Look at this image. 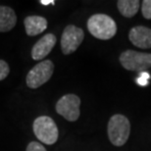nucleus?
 Here are the masks:
<instances>
[{"mask_svg": "<svg viewBox=\"0 0 151 151\" xmlns=\"http://www.w3.org/2000/svg\"><path fill=\"white\" fill-rule=\"evenodd\" d=\"M81 99L76 94H66L57 101L56 112L69 122H75L80 117Z\"/></svg>", "mask_w": 151, "mask_h": 151, "instance_id": "6", "label": "nucleus"}, {"mask_svg": "<svg viewBox=\"0 0 151 151\" xmlns=\"http://www.w3.org/2000/svg\"><path fill=\"white\" fill-rule=\"evenodd\" d=\"M129 38L132 43L138 48H151V29L149 28L134 27L129 31Z\"/></svg>", "mask_w": 151, "mask_h": 151, "instance_id": "9", "label": "nucleus"}, {"mask_svg": "<svg viewBox=\"0 0 151 151\" xmlns=\"http://www.w3.org/2000/svg\"><path fill=\"white\" fill-rule=\"evenodd\" d=\"M40 4H42V5H53L54 3H55V1L54 0H40Z\"/></svg>", "mask_w": 151, "mask_h": 151, "instance_id": "17", "label": "nucleus"}, {"mask_svg": "<svg viewBox=\"0 0 151 151\" xmlns=\"http://www.w3.org/2000/svg\"><path fill=\"white\" fill-rule=\"evenodd\" d=\"M141 11H142V16L145 19L151 20V0H144V1H142Z\"/></svg>", "mask_w": 151, "mask_h": 151, "instance_id": "14", "label": "nucleus"}, {"mask_svg": "<svg viewBox=\"0 0 151 151\" xmlns=\"http://www.w3.org/2000/svg\"><path fill=\"white\" fill-rule=\"evenodd\" d=\"M140 2L138 0H120L117 2L119 12L126 18H132L137 13Z\"/></svg>", "mask_w": 151, "mask_h": 151, "instance_id": "12", "label": "nucleus"}, {"mask_svg": "<svg viewBox=\"0 0 151 151\" xmlns=\"http://www.w3.org/2000/svg\"><path fill=\"white\" fill-rule=\"evenodd\" d=\"M54 64L50 60H43L37 64L27 75V86L29 88L35 89L43 86L52 77Z\"/></svg>", "mask_w": 151, "mask_h": 151, "instance_id": "4", "label": "nucleus"}, {"mask_svg": "<svg viewBox=\"0 0 151 151\" xmlns=\"http://www.w3.org/2000/svg\"><path fill=\"white\" fill-rule=\"evenodd\" d=\"M149 78V76L147 73H142L140 74L139 78H137V81L138 84H140V86H146L147 84V80Z\"/></svg>", "mask_w": 151, "mask_h": 151, "instance_id": "16", "label": "nucleus"}, {"mask_svg": "<svg viewBox=\"0 0 151 151\" xmlns=\"http://www.w3.org/2000/svg\"><path fill=\"white\" fill-rule=\"evenodd\" d=\"M9 73H10V67L8 63L0 59V81L5 80L8 77Z\"/></svg>", "mask_w": 151, "mask_h": 151, "instance_id": "13", "label": "nucleus"}, {"mask_svg": "<svg viewBox=\"0 0 151 151\" xmlns=\"http://www.w3.org/2000/svg\"><path fill=\"white\" fill-rule=\"evenodd\" d=\"M26 32L29 37H35L40 35L47 29L48 23L44 17L29 16L24 20Z\"/></svg>", "mask_w": 151, "mask_h": 151, "instance_id": "10", "label": "nucleus"}, {"mask_svg": "<svg viewBox=\"0 0 151 151\" xmlns=\"http://www.w3.org/2000/svg\"><path fill=\"white\" fill-rule=\"evenodd\" d=\"M120 62L126 70L143 72L151 68V53L127 50L121 54Z\"/></svg>", "mask_w": 151, "mask_h": 151, "instance_id": "5", "label": "nucleus"}, {"mask_svg": "<svg viewBox=\"0 0 151 151\" xmlns=\"http://www.w3.org/2000/svg\"><path fill=\"white\" fill-rule=\"evenodd\" d=\"M84 32L81 28L69 25L64 29L61 37V49L63 54L69 55L80 47L83 40Z\"/></svg>", "mask_w": 151, "mask_h": 151, "instance_id": "7", "label": "nucleus"}, {"mask_svg": "<svg viewBox=\"0 0 151 151\" xmlns=\"http://www.w3.org/2000/svg\"><path fill=\"white\" fill-rule=\"evenodd\" d=\"M108 137L115 146H123L127 142L131 132V124L124 115L116 114L108 122Z\"/></svg>", "mask_w": 151, "mask_h": 151, "instance_id": "2", "label": "nucleus"}, {"mask_svg": "<svg viewBox=\"0 0 151 151\" xmlns=\"http://www.w3.org/2000/svg\"><path fill=\"white\" fill-rule=\"evenodd\" d=\"M87 29L93 37L101 40L112 38L117 32L115 21L105 14L92 15L87 21Z\"/></svg>", "mask_w": 151, "mask_h": 151, "instance_id": "1", "label": "nucleus"}, {"mask_svg": "<svg viewBox=\"0 0 151 151\" xmlns=\"http://www.w3.org/2000/svg\"><path fill=\"white\" fill-rule=\"evenodd\" d=\"M17 16L15 11L8 6L0 5V32H7L16 26Z\"/></svg>", "mask_w": 151, "mask_h": 151, "instance_id": "11", "label": "nucleus"}, {"mask_svg": "<svg viewBox=\"0 0 151 151\" xmlns=\"http://www.w3.org/2000/svg\"><path fill=\"white\" fill-rule=\"evenodd\" d=\"M37 138L47 145H52L58 140L59 132L55 122L48 116H39L32 124Z\"/></svg>", "mask_w": 151, "mask_h": 151, "instance_id": "3", "label": "nucleus"}, {"mask_svg": "<svg viewBox=\"0 0 151 151\" xmlns=\"http://www.w3.org/2000/svg\"><path fill=\"white\" fill-rule=\"evenodd\" d=\"M26 151H46L45 147L37 141H32L28 144Z\"/></svg>", "mask_w": 151, "mask_h": 151, "instance_id": "15", "label": "nucleus"}, {"mask_svg": "<svg viewBox=\"0 0 151 151\" xmlns=\"http://www.w3.org/2000/svg\"><path fill=\"white\" fill-rule=\"evenodd\" d=\"M56 37L53 34H47L43 35L32 48V58L39 61L44 59L51 52L56 44Z\"/></svg>", "mask_w": 151, "mask_h": 151, "instance_id": "8", "label": "nucleus"}]
</instances>
